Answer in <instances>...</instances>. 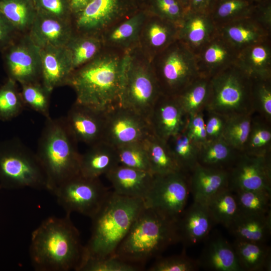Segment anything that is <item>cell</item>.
I'll use <instances>...</instances> for the list:
<instances>
[{
	"instance_id": "52a82bcc",
	"label": "cell",
	"mask_w": 271,
	"mask_h": 271,
	"mask_svg": "<svg viewBox=\"0 0 271 271\" xmlns=\"http://www.w3.org/2000/svg\"><path fill=\"white\" fill-rule=\"evenodd\" d=\"M47 190L46 177L36 154L18 138L0 142V188Z\"/></svg>"
},
{
	"instance_id": "4dcf8cb0",
	"label": "cell",
	"mask_w": 271,
	"mask_h": 271,
	"mask_svg": "<svg viewBox=\"0 0 271 271\" xmlns=\"http://www.w3.org/2000/svg\"><path fill=\"white\" fill-rule=\"evenodd\" d=\"M235 64L251 78H271V39L239 51Z\"/></svg>"
},
{
	"instance_id": "9f6ffc18",
	"label": "cell",
	"mask_w": 271,
	"mask_h": 271,
	"mask_svg": "<svg viewBox=\"0 0 271 271\" xmlns=\"http://www.w3.org/2000/svg\"><path fill=\"white\" fill-rule=\"evenodd\" d=\"M251 17L271 32V1L257 3Z\"/></svg>"
},
{
	"instance_id": "ab89813d",
	"label": "cell",
	"mask_w": 271,
	"mask_h": 271,
	"mask_svg": "<svg viewBox=\"0 0 271 271\" xmlns=\"http://www.w3.org/2000/svg\"><path fill=\"white\" fill-rule=\"evenodd\" d=\"M257 3L249 0H215L209 14L218 28L235 20L251 17Z\"/></svg>"
},
{
	"instance_id": "f907efd6",
	"label": "cell",
	"mask_w": 271,
	"mask_h": 271,
	"mask_svg": "<svg viewBox=\"0 0 271 271\" xmlns=\"http://www.w3.org/2000/svg\"><path fill=\"white\" fill-rule=\"evenodd\" d=\"M200 268L198 259L189 257L185 250L181 254L165 257L159 256L149 271H195Z\"/></svg>"
},
{
	"instance_id": "f6af8a7d",
	"label": "cell",
	"mask_w": 271,
	"mask_h": 271,
	"mask_svg": "<svg viewBox=\"0 0 271 271\" xmlns=\"http://www.w3.org/2000/svg\"><path fill=\"white\" fill-rule=\"evenodd\" d=\"M240 213L264 214L271 212V193L265 191L234 192Z\"/></svg>"
},
{
	"instance_id": "ffe728a7",
	"label": "cell",
	"mask_w": 271,
	"mask_h": 271,
	"mask_svg": "<svg viewBox=\"0 0 271 271\" xmlns=\"http://www.w3.org/2000/svg\"><path fill=\"white\" fill-rule=\"evenodd\" d=\"M215 224L206 204L193 201L177 219L180 242L190 246L205 241Z\"/></svg>"
},
{
	"instance_id": "74e56055",
	"label": "cell",
	"mask_w": 271,
	"mask_h": 271,
	"mask_svg": "<svg viewBox=\"0 0 271 271\" xmlns=\"http://www.w3.org/2000/svg\"><path fill=\"white\" fill-rule=\"evenodd\" d=\"M166 143L181 171L188 175L198 164L200 148L185 129L171 137Z\"/></svg>"
},
{
	"instance_id": "7c38bea8",
	"label": "cell",
	"mask_w": 271,
	"mask_h": 271,
	"mask_svg": "<svg viewBox=\"0 0 271 271\" xmlns=\"http://www.w3.org/2000/svg\"><path fill=\"white\" fill-rule=\"evenodd\" d=\"M189 193L188 175L182 172L154 175L145 205L177 220L185 210Z\"/></svg>"
},
{
	"instance_id": "cb8c5ba5",
	"label": "cell",
	"mask_w": 271,
	"mask_h": 271,
	"mask_svg": "<svg viewBox=\"0 0 271 271\" xmlns=\"http://www.w3.org/2000/svg\"><path fill=\"white\" fill-rule=\"evenodd\" d=\"M41 80L50 91L66 85L72 72V62L65 47L48 46L40 48Z\"/></svg>"
},
{
	"instance_id": "603a6c76",
	"label": "cell",
	"mask_w": 271,
	"mask_h": 271,
	"mask_svg": "<svg viewBox=\"0 0 271 271\" xmlns=\"http://www.w3.org/2000/svg\"><path fill=\"white\" fill-rule=\"evenodd\" d=\"M148 14L146 9H140L108 28L101 35L104 48L127 52L138 47L141 29Z\"/></svg>"
},
{
	"instance_id": "680465c9",
	"label": "cell",
	"mask_w": 271,
	"mask_h": 271,
	"mask_svg": "<svg viewBox=\"0 0 271 271\" xmlns=\"http://www.w3.org/2000/svg\"><path fill=\"white\" fill-rule=\"evenodd\" d=\"M91 1V0H69L72 15L83 10L88 5Z\"/></svg>"
},
{
	"instance_id": "bcb514c9",
	"label": "cell",
	"mask_w": 271,
	"mask_h": 271,
	"mask_svg": "<svg viewBox=\"0 0 271 271\" xmlns=\"http://www.w3.org/2000/svg\"><path fill=\"white\" fill-rule=\"evenodd\" d=\"M253 113L271 122V78H251Z\"/></svg>"
},
{
	"instance_id": "d6a6232c",
	"label": "cell",
	"mask_w": 271,
	"mask_h": 271,
	"mask_svg": "<svg viewBox=\"0 0 271 271\" xmlns=\"http://www.w3.org/2000/svg\"><path fill=\"white\" fill-rule=\"evenodd\" d=\"M65 47L70 56L73 71L94 59L105 48L101 36L76 33Z\"/></svg>"
},
{
	"instance_id": "8992f818",
	"label": "cell",
	"mask_w": 271,
	"mask_h": 271,
	"mask_svg": "<svg viewBox=\"0 0 271 271\" xmlns=\"http://www.w3.org/2000/svg\"><path fill=\"white\" fill-rule=\"evenodd\" d=\"M162 94L151 61L137 47L126 53L123 73L120 104L147 119Z\"/></svg>"
},
{
	"instance_id": "11a10c76",
	"label": "cell",
	"mask_w": 271,
	"mask_h": 271,
	"mask_svg": "<svg viewBox=\"0 0 271 271\" xmlns=\"http://www.w3.org/2000/svg\"><path fill=\"white\" fill-rule=\"evenodd\" d=\"M20 35L0 12V50L3 51Z\"/></svg>"
},
{
	"instance_id": "83f0119b",
	"label": "cell",
	"mask_w": 271,
	"mask_h": 271,
	"mask_svg": "<svg viewBox=\"0 0 271 271\" xmlns=\"http://www.w3.org/2000/svg\"><path fill=\"white\" fill-rule=\"evenodd\" d=\"M208 237L198 259L200 267L213 271H242L232 244L221 236Z\"/></svg>"
},
{
	"instance_id": "60d3db41",
	"label": "cell",
	"mask_w": 271,
	"mask_h": 271,
	"mask_svg": "<svg viewBox=\"0 0 271 271\" xmlns=\"http://www.w3.org/2000/svg\"><path fill=\"white\" fill-rule=\"evenodd\" d=\"M243 153L255 156L271 155V122L253 114Z\"/></svg>"
},
{
	"instance_id": "ba28073f",
	"label": "cell",
	"mask_w": 271,
	"mask_h": 271,
	"mask_svg": "<svg viewBox=\"0 0 271 271\" xmlns=\"http://www.w3.org/2000/svg\"><path fill=\"white\" fill-rule=\"evenodd\" d=\"M210 92L205 110L227 117L253 114L251 78L236 64L210 78Z\"/></svg>"
},
{
	"instance_id": "7402d4cb",
	"label": "cell",
	"mask_w": 271,
	"mask_h": 271,
	"mask_svg": "<svg viewBox=\"0 0 271 271\" xmlns=\"http://www.w3.org/2000/svg\"><path fill=\"white\" fill-rule=\"evenodd\" d=\"M218 33L209 13L187 9L178 26V39L196 55Z\"/></svg>"
},
{
	"instance_id": "5bb4252c",
	"label": "cell",
	"mask_w": 271,
	"mask_h": 271,
	"mask_svg": "<svg viewBox=\"0 0 271 271\" xmlns=\"http://www.w3.org/2000/svg\"><path fill=\"white\" fill-rule=\"evenodd\" d=\"M3 52L9 78L21 85L40 81V48L28 34L19 35Z\"/></svg>"
},
{
	"instance_id": "ee69618b",
	"label": "cell",
	"mask_w": 271,
	"mask_h": 271,
	"mask_svg": "<svg viewBox=\"0 0 271 271\" xmlns=\"http://www.w3.org/2000/svg\"><path fill=\"white\" fill-rule=\"evenodd\" d=\"M21 91L25 107L39 113L46 118L50 117V95L48 90L40 81L21 85Z\"/></svg>"
},
{
	"instance_id": "6125c7cd",
	"label": "cell",
	"mask_w": 271,
	"mask_h": 271,
	"mask_svg": "<svg viewBox=\"0 0 271 271\" xmlns=\"http://www.w3.org/2000/svg\"><path fill=\"white\" fill-rule=\"evenodd\" d=\"M249 1L254 2V3H258L262 0H249Z\"/></svg>"
},
{
	"instance_id": "b9f144b4",
	"label": "cell",
	"mask_w": 271,
	"mask_h": 271,
	"mask_svg": "<svg viewBox=\"0 0 271 271\" xmlns=\"http://www.w3.org/2000/svg\"><path fill=\"white\" fill-rule=\"evenodd\" d=\"M17 83L8 78L0 86V120L7 121L19 116L25 105Z\"/></svg>"
},
{
	"instance_id": "6f0895ef",
	"label": "cell",
	"mask_w": 271,
	"mask_h": 271,
	"mask_svg": "<svg viewBox=\"0 0 271 271\" xmlns=\"http://www.w3.org/2000/svg\"><path fill=\"white\" fill-rule=\"evenodd\" d=\"M215 0H190L188 8L192 11L209 13Z\"/></svg>"
},
{
	"instance_id": "7a4b0ae2",
	"label": "cell",
	"mask_w": 271,
	"mask_h": 271,
	"mask_svg": "<svg viewBox=\"0 0 271 271\" xmlns=\"http://www.w3.org/2000/svg\"><path fill=\"white\" fill-rule=\"evenodd\" d=\"M50 217L32 233L30 256L38 271H77L83 257L80 233L70 219Z\"/></svg>"
},
{
	"instance_id": "e0dca14e",
	"label": "cell",
	"mask_w": 271,
	"mask_h": 271,
	"mask_svg": "<svg viewBox=\"0 0 271 271\" xmlns=\"http://www.w3.org/2000/svg\"><path fill=\"white\" fill-rule=\"evenodd\" d=\"M188 115L176 96L161 94L148 118L153 133L166 141L186 127Z\"/></svg>"
},
{
	"instance_id": "8fae6325",
	"label": "cell",
	"mask_w": 271,
	"mask_h": 271,
	"mask_svg": "<svg viewBox=\"0 0 271 271\" xmlns=\"http://www.w3.org/2000/svg\"><path fill=\"white\" fill-rule=\"evenodd\" d=\"M139 9L134 0H91L83 10L72 15V24L75 33L101 36Z\"/></svg>"
},
{
	"instance_id": "c3c4849f",
	"label": "cell",
	"mask_w": 271,
	"mask_h": 271,
	"mask_svg": "<svg viewBox=\"0 0 271 271\" xmlns=\"http://www.w3.org/2000/svg\"><path fill=\"white\" fill-rule=\"evenodd\" d=\"M145 9L149 14L171 22L178 26L188 9L179 0H148Z\"/></svg>"
},
{
	"instance_id": "4316f807",
	"label": "cell",
	"mask_w": 271,
	"mask_h": 271,
	"mask_svg": "<svg viewBox=\"0 0 271 271\" xmlns=\"http://www.w3.org/2000/svg\"><path fill=\"white\" fill-rule=\"evenodd\" d=\"M218 32L238 51L271 39V32L251 16L222 25L218 28Z\"/></svg>"
},
{
	"instance_id": "44dd1931",
	"label": "cell",
	"mask_w": 271,
	"mask_h": 271,
	"mask_svg": "<svg viewBox=\"0 0 271 271\" xmlns=\"http://www.w3.org/2000/svg\"><path fill=\"white\" fill-rule=\"evenodd\" d=\"M75 32L72 21L38 11L28 33L32 41L40 48L65 47Z\"/></svg>"
},
{
	"instance_id": "836d02e7",
	"label": "cell",
	"mask_w": 271,
	"mask_h": 271,
	"mask_svg": "<svg viewBox=\"0 0 271 271\" xmlns=\"http://www.w3.org/2000/svg\"><path fill=\"white\" fill-rule=\"evenodd\" d=\"M240 153L222 138L207 141L200 148L198 162L207 167L228 170Z\"/></svg>"
},
{
	"instance_id": "2e32d148",
	"label": "cell",
	"mask_w": 271,
	"mask_h": 271,
	"mask_svg": "<svg viewBox=\"0 0 271 271\" xmlns=\"http://www.w3.org/2000/svg\"><path fill=\"white\" fill-rule=\"evenodd\" d=\"M106 112L74 102L63 117L75 140L89 146L103 141Z\"/></svg>"
},
{
	"instance_id": "6da1fadb",
	"label": "cell",
	"mask_w": 271,
	"mask_h": 271,
	"mask_svg": "<svg viewBox=\"0 0 271 271\" xmlns=\"http://www.w3.org/2000/svg\"><path fill=\"white\" fill-rule=\"evenodd\" d=\"M127 52L104 48L96 58L73 70L66 85L75 92V102L107 112L120 104Z\"/></svg>"
},
{
	"instance_id": "484cf974",
	"label": "cell",
	"mask_w": 271,
	"mask_h": 271,
	"mask_svg": "<svg viewBox=\"0 0 271 271\" xmlns=\"http://www.w3.org/2000/svg\"><path fill=\"white\" fill-rule=\"evenodd\" d=\"M113 192L126 197L143 200L148 194L154 175L146 171L118 165L105 174Z\"/></svg>"
},
{
	"instance_id": "1f68e13d",
	"label": "cell",
	"mask_w": 271,
	"mask_h": 271,
	"mask_svg": "<svg viewBox=\"0 0 271 271\" xmlns=\"http://www.w3.org/2000/svg\"><path fill=\"white\" fill-rule=\"evenodd\" d=\"M242 271H270V248L266 243L235 239L232 244Z\"/></svg>"
},
{
	"instance_id": "9c48e42d",
	"label": "cell",
	"mask_w": 271,
	"mask_h": 271,
	"mask_svg": "<svg viewBox=\"0 0 271 271\" xmlns=\"http://www.w3.org/2000/svg\"><path fill=\"white\" fill-rule=\"evenodd\" d=\"M162 94L177 96L197 78L195 54L178 39L151 60Z\"/></svg>"
},
{
	"instance_id": "f546056e",
	"label": "cell",
	"mask_w": 271,
	"mask_h": 271,
	"mask_svg": "<svg viewBox=\"0 0 271 271\" xmlns=\"http://www.w3.org/2000/svg\"><path fill=\"white\" fill-rule=\"evenodd\" d=\"M227 229L236 239L266 243L271 234V212L264 214L239 213Z\"/></svg>"
},
{
	"instance_id": "f5cc1de1",
	"label": "cell",
	"mask_w": 271,
	"mask_h": 271,
	"mask_svg": "<svg viewBox=\"0 0 271 271\" xmlns=\"http://www.w3.org/2000/svg\"><path fill=\"white\" fill-rule=\"evenodd\" d=\"M187 133L199 147L207 142L204 111L189 115L186 127Z\"/></svg>"
},
{
	"instance_id": "f1b7e54d",
	"label": "cell",
	"mask_w": 271,
	"mask_h": 271,
	"mask_svg": "<svg viewBox=\"0 0 271 271\" xmlns=\"http://www.w3.org/2000/svg\"><path fill=\"white\" fill-rule=\"evenodd\" d=\"M81 155L80 174L97 178L118 165L116 149L104 141L93 145Z\"/></svg>"
},
{
	"instance_id": "7bdbcfd3",
	"label": "cell",
	"mask_w": 271,
	"mask_h": 271,
	"mask_svg": "<svg viewBox=\"0 0 271 271\" xmlns=\"http://www.w3.org/2000/svg\"><path fill=\"white\" fill-rule=\"evenodd\" d=\"M253 114H238L227 117L222 138L240 152L243 151Z\"/></svg>"
},
{
	"instance_id": "8d00e7d4",
	"label": "cell",
	"mask_w": 271,
	"mask_h": 271,
	"mask_svg": "<svg viewBox=\"0 0 271 271\" xmlns=\"http://www.w3.org/2000/svg\"><path fill=\"white\" fill-rule=\"evenodd\" d=\"M210 92V78L200 75L176 97L184 111L189 115L205 110Z\"/></svg>"
},
{
	"instance_id": "9a60e30c",
	"label": "cell",
	"mask_w": 271,
	"mask_h": 271,
	"mask_svg": "<svg viewBox=\"0 0 271 271\" xmlns=\"http://www.w3.org/2000/svg\"><path fill=\"white\" fill-rule=\"evenodd\" d=\"M228 170L229 188L233 191L271 193V155L255 156L241 152Z\"/></svg>"
},
{
	"instance_id": "3957f363",
	"label": "cell",
	"mask_w": 271,
	"mask_h": 271,
	"mask_svg": "<svg viewBox=\"0 0 271 271\" xmlns=\"http://www.w3.org/2000/svg\"><path fill=\"white\" fill-rule=\"evenodd\" d=\"M145 207L142 199L126 197L110 192L101 208L91 218V236L84 245L81 262L87 258L113 256Z\"/></svg>"
},
{
	"instance_id": "5b68a950",
	"label": "cell",
	"mask_w": 271,
	"mask_h": 271,
	"mask_svg": "<svg viewBox=\"0 0 271 271\" xmlns=\"http://www.w3.org/2000/svg\"><path fill=\"white\" fill-rule=\"evenodd\" d=\"M77 143L63 117L46 118L36 153L45 172L47 190L53 194L65 181L80 174L81 154Z\"/></svg>"
},
{
	"instance_id": "277c9868",
	"label": "cell",
	"mask_w": 271,
	"mask_h": 271,
	"mask_svg": "<svg viewBox=\"0 0 271 271\" xmlns=\"http://www.w3.org/2000/svg\"><path fill=\"white\" fill-rule=\"evenodd\" d=\"M177 220L146 207L139 214L113 255L144 267L169 246L180 242Z\"/></svg>"
},
{
	"instance_id": "7dc6e473",
	"label": "cell",
	"mask_w": 271,
	"mask_h": 271,
	"mask_svg": "<svg viewBox=\"0 0 271 271\" xmlns=\"http://www.w3.org/2000/svg\"><path fill=\"white\" fill-rule=\"evenodd\" d=\"M116 150L118 165L151 172L143 142L124 145L116 148Z\"/></svg>"
},
{
	"instance_id": "94428289",
	"label": "cell",
	"mask_w": 271,
	"mask_h": 271,
	"mask_svg": "<svg viewBox=\"0 0 271 271\" xmlns=\"http://www.w3.org/2000/svg\"><path fill=\"white\" fill-rule=\"evenodd\" d=\"M181 3L187 8H188L190 0H179Z\"/></svg>"
},
{
	"instance_id": "91938a15",
	"label": "cell",
	"mask_w": 271,
	"mask_h": 271,
	"mask_svg": "<svg viewBox=\"0 0 271 271\" xmlns=\"http://www.w3.org/2000/svg\"><path fill=\"white\" fill-rule=\"evenodd\" d=\"M140 9H144L148 0H134Z\"/></svg>"
},
{
	"instance_id": "f35d334b",
	"label": "cell",
	"mask_w": 271,
	"mask_h": 271,
	"mask_svg": "<svg viewBox=\"0 0 271 271\" xmlns=\"http://www.w3.org/2000/svg\"><path fill=\"white\" fill-rule=\"evenodd\" d=\"M205 204L216 224L227 229L240 213L235 194L229 188L218 192Z\"/></svg>"
},
{
	"instance_id": "ac0fdd59",
	"label": "cell",
	"mask_w": 271,
	"mask_h": 271,
	"mask_svg": "<svg viewBox=\"0 0 271 271\" xmlns=\"http://www.w3.org/2000/svg\"><path fill=\"white\" fill-rule=\"evenodd\" d=\"M238 52L218 33L195 55L200 75L210 78L235 64Z\"/></svg>"
},
{
	"instance_id": "e575fe53",
	"label": "cell",
	"mask_w": 271,
	"mask_h": 271,
	"mask_svg": "<svg viewBox=\"0 0 271 271\" xmlns=\"http://www.w3.org/2000/svg\"><path fill=\"white\" fill-rule=\"evenodd\" d=\"M143 143L147 153L151 172L154 175L181 172L166 141L151 134Z\"/></svg>"
},
{
	"instance_id": "d4e9b609",
	"label": "cell",
	"mask_w": 271,
	"mask_h": 271,
	"mask_svg": "<svg viewBox=\"0 0 271 271\" xmlns=\"http://www.w3.org/2000/svg\"><path fill=\"white\" fill-rule=\"evenodd\" d=\"M193 201L205 203L220 191L229 188L227 169L207 167L198 164L187 175Z\"/></svg>"
},
{
	"instance_id": "816d5d0a",
	"label": "cell",
	"mask_w": 271,
	"mask_h": 271,
	"mask_svg": "<svg viewBox=\"0 0 271 271\" xmlns=\"http://www.w3.org/2000/svg\"><path fill=\"white\" fill-rule=\"evenodd\" d=\"M37 11L65 20L72 21L69 0H33Z\"/></svg>"
},
{
	"instance_id": "d590c367",
	"label": "cell",
	"mask_w": 271,
	"mask_h": 271,
	"mask_svg": "<svg viewBox=\"0 0 271 271\" xmlns=\"http://www.w3.org/2000/svg\"><path fill=\"white\" fill-rule=\"evenodd\" d=\"M0 12L20 34L28 33L38 13L33 0H0Z\"/></svg>"
},
{
	"instance_id": "4fadbf2b",
	"label": "cell",
	"mask_w": 271,
	"mask_h": 271,
	"mask_svg": "<svg viewBox=\"0 0 271 271\" xmlns=\"http://www.w3.org/2000/svg\"><path fill=\"white\" fill-rule=\"evenodd\" d=\"M151 134L148 119L129 108L119 105L106 112L103 141L115 149L143 142Z\"/></svg>"
},
{
	"instance_id": "681fc988",
	"label": "cell",
	"mask_w": 271,
	"mask_h": 271,
	"mask_svg": "<svg viewBox=\"0 0 271 271\" xmlns=\"http://www.w3.org/2000/svg\"><path fill=\"white\" fill-rule=\"evenodd\" d=\"M144 267L113 255L84 259L77 271H139Z\"/></svg>"
},
{
	"instance_id": "d6986e66",
	"label": "cell",
	"mask_w": 271,
	"mask_h": 271,
	"mask_svg": "<svg viewBox=\"0 0 271 271\" xmlns=\"http://www.w3.org/2000/svg\"><path fill=\"white\" fill-rule=\"evenodd\" d=\"M178 38V25L148 13L141 29L138 47L151 61Z\"/></svg>"
},
{
	"instance_id": "30bf717a",
	"label": "cell",
	"mask_w": 271,
	"mask_h": 271,
	"mask_svg": "<svg viewBox=\"0 0 271 271\" xmlns=\"http://www.w3.org/2000/svg\"><path fill=\"white\" fill-rule=\"evenodd\" d=\"M110 193L99 178H88L79 174L65 181L53 194L66 213L76 212L91 218Z\"/></svg>"
},
{
	"instance_id": "db71d44e",
	"label": "cell",
	"mask_w": 271,
	"mask_h": 271,
	"mask_svg": "<svg viewBox=\"0 0 271 271\" xmlns=\"http://www.w3.org/2000/svg\"><path fill=\"white\" fill-rule=\"evenodd\" d=\"M227 117L214 111L204 110L207 141H214L222 138Z\"/></svg>"
}]
</instances>
